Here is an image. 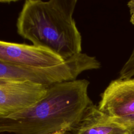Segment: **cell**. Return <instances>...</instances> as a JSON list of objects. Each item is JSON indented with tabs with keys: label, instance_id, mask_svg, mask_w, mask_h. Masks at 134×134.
<instances>
[{
	"label": "cell",
	"instance_id": "obj_11",
	"mask_svg": "<svg viewBox=\"0 0 134 134\" xmlns=\"http://www.w3.org/2000/svg\"><path fill=\"white\" fill-rule=\"evenodd\" d=\"M49 134H69V133H68V132H67L66 131H57V132H55L51 133H49Z\"/></svg>",
	"mask_w": 134,
	"mask_h": 134
},
{
	"label": "cell",
	"instance_id": "obj_1",
	"mask_svg": "<svg viewBox=\"0 0 134 134\" xmlns=\"http://www.w3.org/2000/svg\"><path fill=\"white\" fill-rule=\"evenodd\" d=\"M86 79L56 83L31 107L7 117H0V133L49 134L73 132L93 102Z\"/></svg>",
	"mask_w": 134,
	"mask_h": 134
},
{
	"label": "cell",
	"instance_id": "obj_10",
	"mask_svg": "<svg viewBox=\"0 0 134 134\" xmlns=\"http://www.w3.org/2000/svg\"><path fill=\"white\" fill-rule=\"evenodd\" d=\"M127 6L129 8L130 13H134V0L130 1L127 3Z\"/></svg>",
	"mask_w": 134,
	"mask_h": 134
},
{
	"label": "cell",
	"instance_id": "obj_2",
	"mask_svg": "<svg viewBox=\"0 0 134 134\" xmlns=\"http://www.w3.org/2000/svg\"><path fill=\"white\" fill-rule=\"evenodd\" d=\"M77 0H26L16 22L18 34L65 61L82 52L73 14Z\"/></svg>",
	"mask_w": 134,
	"mask_h": 134
},
{
	"label": "cell",
	"instance_id": "obj_12",
	"mask_svg": "<svg viewBox=\"0 0 134 134\" xmlns=\"http://www.w3.org/2000/svg\"><path fill=\"white\" fill-rule=\"evenodd\" d=\"M130 15H131V17H130V21L131 23L132 24L134 25V13L130 14Z\"/></svg>",
	"mask_w": 134,
	"mask_h": 134
},
{
	"label": "cell",
	"instance_id": "obj_4",
	"mask_svg": "<svg viewBox=\"0 0 134 134\" xmlns=\"http://www.w3.org/2000/svg\"><path fill=\"white\" fill-rule=\"evenodd\" d=\"M47 88L31 82L0 79V117H7L31 107L44 97Z\"/></svg>",
	"mask_w": 134,
	"mask_h": 134
},
{
	"label": "cell",
	"instance_id": "obj_5",
	"mask_svg": "<svg viewBox=\"0 0 134 134\" xmlns=\"http://www.w3.org/2000/svg\"><path fill=\"white\" fill-rule=\"evenodd\" d=\"M0 61L16 65L46 68L60 64L65 61L32 44L0 40Z\"/></svg>",
	"mask_w": 134,
	"mask_h": 134
},
{
	"label": "cell",
	"instance_id": "obj_7",
	"mask_svg": "<svg viewBox=\"0 0 134 134\" xmlns=\"http://www.w3.org/2000/svg\"><path fill=\"white\" fill-rule=\"evenodd\" d=\"M73 134H129L120 124L100 111L93 103L88 106Z\"/></svg>",
	"mask_w": 134,
	"mask_h": 134
},
{
	"label": "cell",
	"instance_id": "obj_9",
	"mask_svg": "<svg viewBox=\"0 0 134 134\" xmlns=\"http://www.w3.org/2000/svg\"><path fill=\"white\" fill-rule=\"evenodd\" d=\"M110 119L125 127L129 134H134V114L120 117H110Z\"/></svg>",
	"mask_w": 134,
	"mask_h": 134
},
{
	"label": "cell",
	"instance_id": "obj_3",
	"mask_svg": "<svg viewBox=\"0 0 134 134\" xmlns=\"http://www.w3.org/2000/svg\"><path fill=\"white\" fill-rule=\"evenodd\" d=\"M100 68V63L96 57L82 52L60 64L46 68L16 65L0 61V79L28 81L48 87L77 80L82 72Z\"/></svg>",
	"mask_w": 134,
	"mask_h": 134
},
{
	"label": "cell",
	"instance_id": "obj_8",
	"mask_svg": "<svg viewBox=\"0 0 134 134\" xmlns=\"http://www.w3.org/2000/svg\"><path fill=\"white\" fill-rule=\"evenodd\" d=\"M134 76V47L128 60L120 70L119 79H127Z\"/></svg>",
	"mask_w": 134,
	"mask_h": 134
},
{
	"label": "cell",
	"instance_id": "obj_6",
	"mask_svg": "<svg viewBox=\"0 0 134 134\" xmlns=\"http://www.w3.org/2000/svg\"><path fill=\"white\" fill-rule=\"evenodd\" d=\"M111 117H120L134 114V78L111 81L101 94L97 106Z\"/></svg>",
	"mask_w": 134,
	"mask_h": 134
}]
</instances>
